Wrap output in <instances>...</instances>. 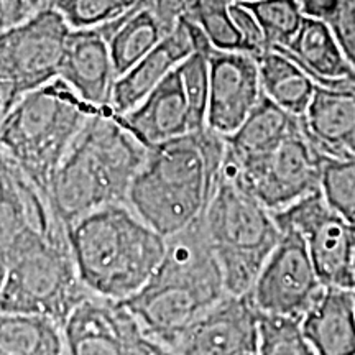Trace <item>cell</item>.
I'll return each mask as SVG.
<instances>
[{
  "label": "cell",
  "instance_id": "obj_1",
  "mask_svg": "<svg viewBox=\"0 0 355 355\" xmlns=\"http://www.w3.org/2000/svg\"><path fill=\"white\" fill-rule=\"evenodd\" d=\"M227 144L209 127L148 148L128 189L132 211L163 237L201 220L222 178Z\"/></svg>",
  "mask_w": 355,
  "mask_h": 355
},
{
  "label": "cell",
  "instance_id": "obj_2",
  "mask_svg": "<svg viewBox=\"0 0 355 355\" xmlns=\"http://www.w3.org/2000/svg\"><path fill=\"white\" fill-rule=\"evenodd\" d=\"M146 157L148 148L122 125L112 110H96L53 178V212L69 227L101 207L127 204L128 189Z\"/></svg>",
  "mask_w": 355,
  "mask_h": 355
},
{
  "label": "cell",
  "instance_id": "obj_3",
  "mask_svg": "<svg viewBox=\"0 0 355 355\" xmlns=\"http://www.w3.org/2000/svg\"><path fill=\"white\" fill-rule=\"evenodd\" d=\"M79 278L89 295L125 301L146 285L166 252V239L128 204H110L66 227Z\"/></svg>",
  "mask_w": 355,
  "mask_h": 355
},
{
  "label": "cell",
  "instance_id": "obj_4",
  "mask_svg": "<svg viewBox=\"0 0 355 355\" xmlns=\"http://www.w3.org/2000/svg\"><path fill=\"white\" fill-rule=\"evenodd\" d=\"M227 295L219 261L202 222L166 239V252L152 278L122 301L144 331L166 347L188 324Z\"/></svg>",
  "mask_w": 355,
  "mask_h": 355
},
{
  "label": "cell",
  "instance_id": "obj_5",
  "mask_svg": "<svg viewBox=\"0 0 355 355\" xmlns=\"http://www.w3.org/2000/svg\"><path fill=\"white\" fill-rule=\"evenodd\" d=\"M87 296L63 224L28 227L0 254V313L44 316L63 326Z\"/></svg>",
  "mask_w": 355,
  "mask_h": 355
},
{
  "label": "cell",
  "instance_id": "obj_6",
  "mask_svg": "<svg viewBox=\"0 0 355 355\" xmlns=\"http://www.w3.org/2000/svg\"><path fill=\"white\" fill-rule=\"evenodd\" d=\"M96 110L58 78L12 105L0 122V150L50 201L58 168Z\"/></svg>",
  "mask_w": 355,
  "mask_h": 355
},
{
  "label": "cell",
  "instance_id": "obj_7",
  "mask_svg": "<svg viewBox=\"0 0 355 355\" xmlns=\"http://www.w3.org/2000/svg\"><path fill=\"white\" fill-rule=\"evenodd\" d=\"M201 222L227 295H250L282 239L273 212L222 173Z\"/></svg>",
  "mask_w": 355,
  "mask_h": 355
},
{
  "label": "cell",
  "instance_id": "obj_8",
  "mask_svg": "<svg viewBox=\"0 0 355 355\" xmlns=\"http://www.w3.org/2000/svg\"><path fill=\"white\" fill-rule=\"evenodd\" d=\"M322 153L304 133L303 122L295 133L270 152L237 159L229 152L222 173L263 204L278 212L321 189Z\"/></svg>",
  "mask_w": 355,
  "mask_h": 355
},
{
  "label": "cell",
  "instance_id": "obj_9",
  "mask_svg": "<svg viewBox=\"0 0 355 355\" xmlns=\"http://www.w3.org/2000/svg\"><path fill=\"white\" fill-rule=\"evenodd\" d=\"M73 28L51 6L0 33V81L12 102L55 81Z\"/></svg>",
  "mask_w": 355,
  "mask_h": 355
},
{
  "label": "cell",
  "instance_id": "obj_10",
  "mask_svg": "<svg viewBox=\"0 0 355 355\" xmlns=\"http://www.w3.org/2000/svg\"><path fill=\"white\" fill-rule=\"evenodd\" d=\"M279 230L304 239L318 277L326 288L355 290V225L332 211L321 189L273 212Z\"/></svg>",
  "mask_w": 355,
  "mask_h": 355
},
{
  "label": "cell",
  "instance_id": "obj_11",
  "mask_svg": "<svg viewBox=\"0 0 355 355\" xmlns=\"http://www.w3.org/2000/svg\"><path fill=\"white\" fill-rule=\"evenodd\" d=\"M279 232L282 239L261 268L252 298L261 314L303 319L326 286L318 277L304 239L291 229Z\"/></svg>",
  "mask_w": 355,
  "mask_h": 355
},
{
  "label": "cell",
  "instance_id": "obj_12",
  "mask_svg": "<svg viewBox=\"0 0 355 355\" xmlns=\"http://www.w3.org/2000/svg\"><path fill=\"white\" fill-rule=\"evenodd\" d=\"M68 355H157L153 340L121 301L89 295L63 324Z\"/></svg>",
  "mask_w": 355,
  "mask_h": 355
},
{
  "label": "cell",
  "instance_id": "obj_13",
  "mask_svg": "<svg viewBox=\"0 0 355 355\" xmlns=\"http://www.w3.org/2000/svg\"><path fill=\"white\" fill-rule=\"evenodd\" d=\"M260 311L250 295H225L188 324L166 349L176 355H245L259 347Z\"/></svg>",
  "mask_w": 355,
  "mask_h": 355
},
{
  "label": "cell",
  "instance_id": "obj_14",
  "mask_svg": "<svg viewBox=\"0 0 355 355\" xmlns=\"http://www.w3.org/2000/svg\"><path fill=\"white\" fill-rule=\"evenodd\" d=\"M263 96L259 63L245 51L212 50L206 125L222 137L237 132Z\"/></svg>",
  "mask_w": 355,
  "mask_h": 355
},
{
  "label": "cell",
  "instance_id": "obj_15",
  "mask_svg": "<svg viewBox=\"0 0 355 355\" xmlns=\"http://www.w3.org/2000/svg\"><path fill=\"white\" fill-rule=\"evenodd\" d=\"M211 48L212 44L202 30L184 17L155 50L141 58L123 76L117 78L110 110L117 115L130 112L155 87L175 73L193 53Z\"/></svg>",
  "mask_w": 355,
  "mask_h": 355
},
{
  "label": "cell",
  "instance_id": "obj_16",
  "mask_svg": "<svg viewBox=\"0 0 355 355\" xmlns=\"http://www.w3.org/2000/svg\"><path fill=\"white\" fill-rule=\"evenodd\" d=\"M58 78L68 84L91 107L97 110L112 107L117 74L109 40L99 28L71 32Z\"/></svg>",
  "mask_w": 355,
  "mask_h": 355
},
{
  "label": "cell",
  "instance_id": "obj_17",
  "mask_svg": "<svg viewBox=\"0 0 355 355\" xmlns=\"http://www.w3.org/2000/svg\"><path fill=\"white\" fill-rule=\"evenodd\" d=\"M117 119L146 148L193 133L188 101L178 69L135 109L125 115H117Z\"/></svg>",
  "mask_w": 355,
  "mask_h": 355
},
{
  "label": "cell",
  "instance_id": "obj_18",
  "mask_svg": "<svg viewBox=\"0 0 355 355\" xmlns=\"http://www.w3.org/2000/svg\"><path fill=\"white\" fill-rule=\"evenodd\" d=\"M301 122L308 139L322 155L355 162V91L316 84Z\"/></svg>",
  "mask_w": 355,
  "mask_h": 355
},
{
  "label": "cell",
  "instance_id": "obj_19",
  "mask_svg": "<svg viewBox=\"0 0 355 355\" xmlns=\"http://www.w3.org/2000/svg\"><path fill=\"white\" fill-rule=\"evenodd\" d=\"M61 224L51 204L0 150V254L28 227Z\"/></svg>",
  "mask_w": 355,
  "mask_h": 355
},
{
  "label": "cell",
  "instance_id": "obj_20",
  "mask_svg": "<svg viewBox=\"0 0 355 355\" xmlns=\"http://www.w3.org/2000/svg\"><path fill=\"white\" fill-rule=\"evenodd\" d=\"M355 290L324 288L301 327L316 355H355Z\"/></svg>",
  "mask_w": 355,
  "mask_h": 355
},
{
  "label": "cell",
  "instance_id": "obj_21",
  "mask_svg": "<svg viewBox=\"0 0 355 355\" xmlns=\"http://www.w3.org/2000/svg\"><path fill=\"white\" fill-rule=\"evenodd\" d=\"M290 56L313 81L345 79L355 74L334 32L324 20L304 17L303 25L285 48H275Z\"/></svg>",
  "mask_w": 355,
  "mask_h": 355
},
{
  "label": "cell",
  "instance_id": "obj_22",
  "mask_svg": "<svg viewBox=\"0 0 355 355\" xmlns=\"http://www.w3.org/2000/svg\"><path fill=\"white\" fill-rule=\"evenodd\" d=\"M97 28L109 40L117 78L123 76L170 35L140 0H135L133 6L117 19Z\"/></svg>",
  "mask_w": 355,
  "mask_h": 355
},
{
  "label": "cell",
  "instance_id": "obj_23",
  "mask_svg": "<svg viewBox=\"0 0 355 355\" xmlns=\"http://www.w3.org/2000/svg\"><path fill=\"white\" fill-rule=\"evenodd\" d=\"M300 127L301 117L286 112L263 94L241 128L224 139L229 155L243 159L270 152Z\"/></svg>",
  "mask_w": 355,
  "mask_h": 355
},
{
  "label": "cell",
  "instance_id": "obj_24",
  "mask_svg": "<svg viewBox=\"0 0 355 355\" xmlns=\"http://www.w3.org/2000/svg\"><path fill=\"white\" fill-rule=\"evenodd\" d=\"M263 94L296 117H303L313 101L316 83L298 63L279 50H266L255 58Z\"/></svg>",
  "mask_w": 355,
  "mask_h": 355
},
{
  "label": "cell",
  "instance_id": "obj_25",
  "mask_svg": "<svg viewBox=\"0 0 355 355\" xmlns=\"http://www.w3.org/2000/svg\"><path fill=\"white\" fill-rule=\"evenodd\" d=\"M0 354L68 355L63 326L44 316L0 313Z\"/></svg>",
  "mask_w": 355,
  "mask_h": 355
},
{
  "label": "cell",
  "instance_id": "obj_26",
  "mask_svg": "<svg viewBox=\"0 0 355 355\" xmlns=\"http://www.w3.org/2000/svg\"><path fill=\"white\" fill-rule=\"evenodd\" d=\"M243 6L259 20L270 50L288 46L306 17L300 0H259Z\"/></svg>",
  "mask_w": 355,
  "mask_h": 355
},
{
  "label": "cell",
  "instance_id": "obj_27",
  "mask_svg": "<svg viewBox=\"0 0 355 355\" xmlns=\"http://www.w3.org/2000/svg\"><path fill=\"white\" fill-rule=\"evenodd\" d=\"M188 19L202 30L214 50L243 51L242 37L230 15L227 0H196Z\"/></svg>",
  "mask_w": 355,
  "mask_h": 355
},
{
  "label": "cell",
  "instance_id": "obj_28",
  "mask_svg": "<svg viewBox=\"0 0 355 355\" xmlns=\"http://www.w3.org/2000/svg\"><path fill=\"white\" fill-rule=\"evenodd\" d=\"M257 355H316L306 339L301 319L260 313Z\"/></svg>",
  "mask_w": 355,
  "mask_h": 355
},
{
  "label": "cell",
  "instance_id": "obj_29",
  "mask_svg": "<svg viewBox=\"0 0 355 355\" xmlns=\"http://www.w3.org/2000/svg\"><path fill=\"white\" fill-rule=\"evenodd\" d=\"M321 193L332 211L355 225V162L322 155Z\"/></svg>",
  "mask_w": 355,
  "mask_h": 355
},
{
  "label": "cell",
  "instance_id": "obj_30",
  "mask_svg": "<svg viewBox=\"0 0 355 355\" xmlns=\"http://www.w3.org/2000/svg\"><path fill=\"white\" fill-rule=\"evenodd\" d=\"M212 50L214 48L193 53L178 68L186 101H188L193 132L207 127L206 117L207 104H209V55Z\"/></svg>",
  "mask_w": 355,
  "mask_h": 355
},
{
  "label": "cell",
  "instance_id": "obj_31",
  "mask_svg": "<svg viewBox=\"0 0 355 355\" xmlns=\"http://www.w3.org/2000/svg\"><path fill=\"white\" fill-rule=\"evenodd\" d=\"M135 0H53L56 8L73 30H89L102 26L133 6Z\"/></svg>",
  "mask_w": 355,
  "mask_h": 355
},
{
  "label": "cell",
  "instance_id": "obj_32",
  "mask_svg": "<svg viewBox=\"0 0 355 355\" xmlns=\"http://www.w3.org/2000/svg\"><path fill=\"white\" fill-rule=\"evenodd\" d=\"M324 21L331 26L345 58L355 69V0H343Z\"/></svg>",
  "mask_w": 355,
  "mask_h": 355
},
{
  "label": "cell",
  "instance_id": "obj_33",
  "mask_svg": "<svg viewBox=\"0 0 355 355\" xmlns=\"http://www.w3.org/2000/svg\"><path fill=\"white\" fill-rule=\"evenodd\" d=\"M230 15H232L234 24L242 37L243 51L254 58H259L266 50H270L268 44L265 42L263 30H261L259 20L255 19L254 13L248 10L245 6H242V3H230Z\"/></svg>",
  "mask_w": 355,
  "mask_h": 355
},
{
  "label": "cell",
  "instance_id": "obj_34",
  "mask_svg": "<svg viewBox=\"0 0 355 355\" xmlns=\"http://www.w3.org/2000/svg\"><path fill=\"white\" fill-rule=\"evenodd\" d=\"M145 8L157 17L168 33L176 28L184 17H188L191 7L196 0H140Z\"/></svg>",
  "mask_w": 355,
  "mask_h": 355
},
{
  "label": "cell",
  "instance_id": "obj_35",
  "mask_svg": "<svg viewBox=\"0 0 355 355\" xmlns=\"http://www.w3.org/2000/svg\"><path fill=\"white\" fill-rule=\"evenodd\" d=\"M340 2L343 0H300L304 15L319 20H326Z\"/></svg>",
  "mask_w": 355,
  "mask_h": 355
},
{
  "label": "cell",
  "instance_id": "obj_36",
  "mask_svg": "<svg viewBox=\"0 0 355 355\" xmlns=\"http://www.w3.org/2000/svg\"><path fill=\"white\" fill-rule=\"evenodd\" d=\"M28 2H30V6H32L33 12H37V10H40V8L50 6L53 0H28Z\"/></svg>",
  "mask_w": 355,
  "mask_h": 355
},
{
  "label": "cell",
  "instance_id": "obj_37",
  "mask_svg": "<svg viewBox=\"0 0 355 355\" xmlns=\"http://www.w3.org/2000/svg\"><path fill=\"white\" fill-rule=\"evenodd\" d=\"M157 355H176L175 352H171L170 349H166V347H163L162 344H159V347H158V354Z\"/></svg>",
  "mask_w": 355,
  "mask_h": 355
},
{
  "label": "cell",
  "instance_id": "obj_38",
  "mask_svg": "<svg viewBox=\"0 0 355 355\" xmlns=\"http://www.w3.org/2000/svg\"><path fill=\"white\" fill-rule=\"evenodd\" d=\"M229 3H252V2H259V0H227Z\"/></svg>",
  "mask_w": 355,
  "mask_h": 355
},
{
  "label": "cell",
  "instance_id": "obj_39",
  "mask_svg": "<svg viewBox=\"0 0 355 355\" xmlns=\"http://www.w3.org/2000/svg\"><path fill=\"white\" fill-rule=\"evenodd\" d=\"M3 30H7V26H6V24H3V19H2V12H0V33H2Z\"/></svg>",
  "mask_w": 355,
  "mask_h": 355
},
{
  "label": "cell",
  "instance_id": "obj_40",
  "mask_svg": "<svg viewBox=\"0 0 355 355\" xmlns=\"http://www.w3.org/2000/svg\"><path fill=\"white\" fill-rule=\"evenodd\" d=\"M245 355H257V354H245Z\"/></svg>",
  "mask_w": 355,
  "mask_h": 355
},
{
  "label": "cell",
  "instance_id": "obj_41",
  "mask_svg": "<svg viewBox=\"0 0 355 355\" xmlns=\"http://www.w3.org/2000/svg\"><path fill=\"white\" fill-rule=\"evenodd\" d=\"M354 268H355V259H354Z\"/></svg>",
  "mask_w": 355,
  "mask_h": 355
},
{
  "label": "cell",
  "instance_id": "obj_42",
  "mask_svg": "<svg viewBox=\"0 0 355 355\" xmlns=\"http://www.w3.org/2000/svg\"><path fill=\"white\" fill-rule=\"evenodd\" d=\"M0 355H6V354H0Z\"/></svg>",
  "mask_w": 355,
  "mask_h": 355
},
{
  "label": "cell",
  "instance_id": "obj_43",
  "mask_svg": "<svg viewBox=\"0 0 355 355\" xmlns=\"http://www.w3.org/2000/svg\"><path fill=\"white\" fill-rule=\"evenodd\" d=\"M354 295H355V291H354Z\"/></svg>",
  "mask_w": 355,
  "mask_h": 355
}]
</instances>
